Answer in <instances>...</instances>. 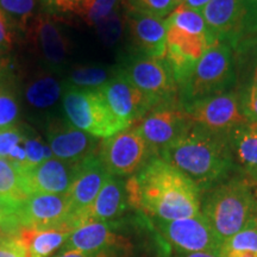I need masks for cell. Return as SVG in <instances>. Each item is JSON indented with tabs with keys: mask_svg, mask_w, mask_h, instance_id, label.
I'll list each match as a JSON object with an SVG mask.
<instances>
[{
	"mask_svg": "<svg viewBox=\"0 0 257 257\" xmlns=\"http://www.w3.org/2000/svg\"><path fill=\"white\" fill-rule=\"evenodd\" d=\"M167 24V23H166ZM212 42L205 36L193 35L175 25L167 24V56L178 86L189 78Z\"/></svg>",
	"mask_w": 257,
	"mask_h": 257,
	"instance_id": "obj_15",
	"label": "cell"
},
{
	"mask_svg": "<svg viewBox=\"0 0 257 257\" xmlns=\"http://www.w3.org/2000/svg\"><path fill=\"white\" fill-rule=\"evenodd\" d=\"M28 34L32 44L50 66L59 67L68 53V42L53 16L41 14L34 16L28 24Z\"/></svg>",
	"mask_w": 257,
	"mask_h": 257,
	"instance_id": "obj_20",
	"label": "cell"
},
{
	"mask_svg": "<svg viewBox=\"0 0 257 257\" xmlns=\"http://www.w3.org/2000/svg\"><path fill=\"white\" fill-rule=\"evenodd\" d=\"M125 16L123 17L118 10H114L111 15L96 23L94 27L98 31L99 37L106 46H113L119 40L124 30Z\"/></svg>",
	"mask_w": 257,
	"mask_h": 257,
	"instance_id": "obj_29",
	"label": "cell"
},
{
	"mask_svg": "<svg viewBox=\"0 0 257 257\" xmlns=\"http://www.w3.org/2000/svg\"><path fill=\"white\" fill-rule=\"evenodd\" d=\"M6 51H8V49H6V48H4L3 46H0V57L4 55Z\"/></svg>",
	"mask_w": 257,
	"mask_h": 257,
	"instance_id": "obj_46",
	"label": "cell"
},
{
	"mask_svg": "<svg viewBox=\"0 0 257 257\" xmlns=\"http://www.w3.org/2000/svg\"><path fill=\"white\" fill-rule=\"evenodd\" d=\"M98 157L110 175L130 178L157 156L137 127L130 126L102 140L98 148Z\"/></svg>",
	"mask_w": 257,
	"mask_h": 257,
	"instance_id": "obj_7",
	"label": "cell"
},
{
	"mask_svg": "<svg viewBox=\"0 0 257 257\" xmlns=\"http://www.w3.org/2000/svg\"><path fill=\"white\" fill-rule=\"evenodd\" d=\"M123 75L160 104L179 100V86L166 59L130 54L119 69Z\"/></svg>",
	"mask_w": 257,
	"mask_h": 257,
	"instance_id": "obj_9",
	"label": "cell"
},
{
	"mask_svg": "<svg viewBox=\"0 0 257 257\" xmlns=\"http://www.w3.org/2000/svg\"><path fill=\"white\" fill-rule=\"evenodd\" d=\"M229 252H248L257 257V223L250 224L245 229L224 240L220 255Z\"/></svg>",
	"mask_w": 257,
	"mask_h": 257,
	"instance_id": "obj_27",
	"label": "cell"
},
{
	"mask_svg": "<svg viewBox=\"0 0 257 257\" xmlns=\"http://www.w3.org/2000/svg\"><path fill=\"white\" fill-rule=\"evenodd\" d=\"M162 242L175 253H220L223 240L217 236L202 213L175 220H152Z\"/></svg>",
	"mask_w": 257,
	"mask_h": 257,
	"instance_id": "obj_8",
	"label": "cell"
},
{
	"mask_svg": "<svg viewBox=\"0 0 257 257\" xmlns=\"http://www.w3.org/2000/svg\"><path fill=\"white\" fill-rule=\"evenodd\" d=\"M250 126H252L253 128H255V130H257V124H249Z\"/></svg>",
	"mask_w": 257,
	"mask_h": 257,
	"instance_id": "obj_50",
	"label": "cell"
},
{
	"mask_svg": "<svg viewBox=\"0 0 257 257\" xmlns=\"http://www.w3.org/2000/svg\"><path fill=\"white\" fill-rule=\"evenodd\" d=\"M211 0H186L184 6L187 9L195 10V11H202V9L206 6Z\"/></svg>",
	"mask_w": 257,
	"mask_h": 257,
	"instance_id": "obj_42",
	"label": "cell"
},
{
	"mask_svg": "<svg viewBox=\"0 0 257 257\" xmlns=\"http://www.w3.org/2000/svg\"><path fill=\"white\" fill-rule=\"evenodd\" d=\"M115 223L88 221L72 231L61 251L76 250L89 257H121L126 239L115 232Z\"/></svg>",
	"mask_w": 257,
	"mask_h": 257,
	"instance_id": "obj_14",
	"label": "cell"
},
{
	"mask_svg": "<svg viewBox=\"0 0 257 257\" xmlns=\"http://www.w3.org/2000/svg\"><path fill=\"white\" fill-rule=\"evenodd\" d=\"M130 207L150 220H175L201 213V192L181 170L154 157L126 181Z\"/></svg>",
	"mask_w": 257,
	"mask_h": 257,
	"instance_id": "obj_1",
	"label": "cell"
},
{
	"mask_svg": "<svg viewBox=\"0 0 257 257\" xmlns=\"http://www.w3.org/2000/svg\"><path fill=\"white\" fill-rule=\"evenodd\" d=\"M174 2H175V4H176V8H178V6H180V5H184L186 0H174Z\"/></svg>",
	"mask_w": 257,
	"mask_h": 257,
	"instance_id": "obj_47",
	"label": "cell"
},
{
	"mask_svg": "<svg viewBox=\"0 0 257 257\" xmlns=\"http://www.w3.org/2000/svg\"><path fill=\"white\" fill-rule=\"evenodd\" d=\"M253 187L255 185L244 176H234L206 192L201 213L223 243L256 221Z\"/></svg>",
	"mask_w": 257,
	"mask_h": 257,
	"instance_id": "obj_3",
	"label": "cell"
},
{
	"mask_svg": "<svg viewBox=\"0 0 257 257\" xmlns=\"http://www.w3.org/2000/svg\"><path fill=\"white\" fill-rule=\"evenodd\" d=\"M70 233L66 230L22 229L19 236L27 244L30 257H51L62 249Z\"/></svg>",
	"mask_w": 257,
	"mask_h": 257,
	"instance_id": "obj_23",
	"label": "cell"
},
{
	"mask_svg": "<svg viewBox=\"0 0 257 257\" xmlns=\"http://www.w3.org/2000/svg\"><path fill=\"white\" fill-rule=\"evenodd\" d=\"M22 229L66 230L79 226L68 195L36 193L24 200L18 211Z\"/></svg>",
	"mask_w": 257,
	"mask_h": 257,
	"instance_id": "obj_10",
	"label": "cell"
},
{
	"mask_svg": "<svg viewBox=\"0 0 257 257\" xmlns=\"http://www.w3.org/2000/svg\"><path fill=\"white\" fill-rule=\"evenodd\" d=\"M223 257H255L248 252H229L223 255Z\"/></svg>",
	"mask_w": 257,
	"mask_h": 257,
	"instance_id": "obj_45",
	"label": "cell"
},
{
	"mask_svg": "<svg viewBox=\"0 0 257 257\" xmlns=\"http://www.w3.org/2000/svg\"><path fill=\"white\" fill-rule=\"evenodd\" d=\"M25 150H27V167L24 170L34 168L54 156L50 147L42 142L38 136L29 135L28 128H25ZM24 170H19V172H24Z\"/></svg>",
	"mask_w": 257,
	"mask_h": 257,
	"instance_id": "obj_32",
	"label": "cell"
},
{
	"mask_svg": "<svg viewBox=\"0 0 257 257\" xmlns=\"http://www.w3.org/2000/svg\"><path fill=\"white\" fill-rule=\"evenodd\" d=\"M239 93V104L249 124H257V88L244 85Z\"/></svg>",
	"mask_w": 257,
	"mask_h": 257,
	"instance_id": "obj_36",
	"label": "cell"
},
{
	"mask_svg": "<svg viewBox=\"0 0 257 257\" xmlns=\"http://www.w3.org/2000/svg\"><path fill=\"white\" fill-rule=\"evenodd\" d=\"M160 157L188 176L201 194L226 181L238 170L229 135L213 133L197 124L166 147Z\"/></svg>",
	"mask_w": 257,
	"mask_h": 257,
	"instance_id": "obj_2",
	"label": "cell"
},
{
	"mask_svg": "<svg viewBox=\"0 0 257 257\" xmlns=\"http://www.w3.org/2000/svg\"><path fill=\"white\" fill-rule=\"evenodd\" d=\"M253 193H255V197H256V201H257V186L253 187ZM256 223H257V217H256Z\"/></svg>",
	"mask_w": 257,
	"mask_h": 257,
	"instance_id": "obj_49",
	"label": "cell"
},
{
	"mask_svg": "<svg viewBox=\"0 0 257 257\" xmlns=\"http://www.w3.org/2000/svg\"><path fill=\"white\" fill-rule=\"evenodd\" d=\"M19 114L18 104L11 92L0 89V130L16 125Z\"/></svg>",
	"mask_w": 257,
	"mask_h": 257,
	"instance_id": "obj_35",
	"label": "cell"
},
{
	"mask_svg": "<svg viewBox=\"0 0 257 257\" xmlns=\"http://www.w3.org/2000/svg\"><path fill=\"white\" fill-rule=\"evenodd\" d=\"M166 23L175 25V27L187 31L189 34L205 36L208 38L212 43H216L217 42L216 37L213 36L210 28H208L206 21H205L201 12L185 8L184 5L178 6V8L166 18Z\"/></svg>",
	"mask_w": 257,
	"mask_h": 257,
	"instance_id": "obj_25",
	"label": "cell"
},
{
	"mask_svg": "<svg viewBox=\"0 0 257 257\" xmlns=\"http://www.w3.org/2000/svg\"><path fill=\"white\" fill-rule=\"evenodd\" d=\"M15 42V28L12 18L0 6V46L11 49Z\"/></svg>",
	"mask_w": 257,
	"mask_h": 257,
	"instance_id": "obj_40",
	"label": "cell"
},
{
	"mask_svg": "<svg viewBox=\"0 0 257 257\" xmlns=\"http://www.w3.org/2000/svg\"><path fill=\"white\" fill-rule=\"evenodd\" d=\"M0 257H30V255L27 244L19 234H6L0 238Z\"/></svg>",
	"mask_w": 257,
	"mask_h": 257,
	"instance_id": "obj_37",
	"label": "cell"
},
{
	"mask_svg": "<svg viewBox=\"0 0 257 257\" xmlns=\"http://www.w3.org/2000/svg\"><path fill=\"white\" fill-rule=\"evenodd\" d=\"M80 162L51 157L34 168L21 172L28 195L36 193L66 194L73 184Z\"/></svg>",
	"mask_w": 257,
	"mask_h": 257,
	"instance_id": "obj_18",
	"label": "cell"
},
{
	"mask_svg": "<svg viewBox=\"0 0 257 257\" xmlns=\"http://www.w3.org/2000/svg\"><path fill=\"white\" fill-rule=\"evenodd\" d=\"M0 75H2V67H0Z\"/></svg>",
	"mask_w": 257,
	"mask_h": 257,
	"instance_id": "obj_51",
	"label": "cell"
},
{
	"mask_svg": "<svg viewBox=\"0 0 257 257\" xmlns=\"http://www.w3.org/2000/svg\"><path fill=\"white\" fill-rule=\"evenodd\" d=\"M239 59H243L244 63L248 64L249 80L244 85H251L257 88V41L248 49L242 51L238 55H234Z\"/></svg>",
	"mask_w": 257,
	"mask_h": 257,
	"instance_id": "obj_41",
	"label": "cell"
},
{
	"mask_svg": "<svg viewBox=\"0 0 257 257\" xmlns=\"http://www.w3.org/2000/svg\"><path fill=\"white\" fill-rule=\"evenodd\" d=\"M22 202L0 195V226L6 234H19L22 230L18 211Z\"/></svg>",
	"mask_w": 257,
	"mask_h": 257,
	"instance_id": "obj_33",
	"label": "cell"
},
{
	"mask_svg": "<svg viewBox=\"0 0 257 257\" xmlns=\"http://www.w3.org/2000/svg\"><path fill=\"white\" fill-rule=\"evenodd\" d=\"M108 79L107 70L98 67H80L70 74L73 85L82 88H99Z\"/></svg>",
	"mask_w": 257,
	"mask_h": 257,
	"instance_id": "obj_30",
	"label": "cell"
},
{
	"mask_svg": "<svg viewBox=\"0 0 257 257\" xmlns=\"http://www.w3.org/2000/svg\"><path fill=\"white\" fill-rule=\"evenodd\" d=\"M0 195L16 202H23L29 198L24 188L21 172L9 160L0 157Z\"/></svg>",
	"mask_w": 257,
	"mask_h": 257,
	"instance_id": "obj_26",
	"label": "cell"
},
{
	"mask_svg": "<svg viewBox=\"0 0 257 257\" xmlns=\"http://www.w3.org/2000/svg\"><path fill=\"white\" fill-rule=\"evenodd\" d=\"M4 236H6V233L4 232V231H3L2 226H0V238H2V237H4Z\"/></svg>",
	"mask_w": 257,
	"mask_h": 257,
	"instance_id": "obj_48",
	"label": "cell"
},
{
	"mask_svg": "<svg viewBox=\"0 0 257 257\" xmlns=\"http://www.w3.org/2000/svg\"><path fill=\"white\" fill-rule=\"evenodd\" d=\"M63 108L73 126L96 138L105 140L130 127L115 117L98 88L68 86Z\"/></svg>",
	"mask_w": 257,
	"mask_h": 257,
	"instance_id": "obj_6",
	"label": "cell"
},
{
	"mask_svg": "<svg viewBox=\"0 0 257 257\" xmlns=\"http://www.w3.org/2000/svg\"><path fill=\"white\" fill-rule=\"evenodd\" d=\"M229 141L237 169L257 186V130L250 125L234 128Z\"/></svg>",
	"mask_w": 257,
	"mask_h": 257,
	"instance_id": "obj_22",
	"label": "cell"
},
{
	"mask_svg": "<svg viewBox=\"0 0 257 257\" xmlns=\"http://www.w3.org/2000/svg\"><path fill=\"white\" fill-rule=\"evenodd\" d=\"M201 14L216 40L234 55L257 41V0H211Z\"/></svg>",
	"mask_w": 257,
	"mask_h": 257,
	"instance_id": "obj_4",
	"label": "cell"
},
{
	"mask_svg": "<svg viewBox=\"0 0 257 257\" xmlns=\"http://www.w3.org/2000/svg\"><path fill=\"white\" fill-rule=\"evenodd\" d=\"M236 82V56L229 46L217 41L205 51L189 78L179 87V102L184 105L229 92Z\"/></svg>",
	"mask_w": 257,
	"mask_h": 257,
	"instance_id": "obj_5",
	"label": "cell"
},
{
	"mask_svg": "<svg viewBox=\"0 0 257 257\" xmlns=\"http://www.w3.org/2000/svg\"><path fill=\"white\" fill-rule=\"evenodd\" d=\"M128 9L165 18L176 9L174 0H126Z\"/></svg>",
	"mask_w": 257,
	"mask_h": 257,
	"instance_id": "obj_34",
	"label": "cell"
},
{
	"mask_svg": "<svg viewBox=\"0 0 257 257\" xmlns=\"http://www.w3.org/2000/svg\"><path fill=\"white\" fill-rule=\"evenodd\" d=\"M55 257H89L85 253L76 251V250H67V251H60V253L55 255Z\"/></svg>",
	"mask_w": 257,
	"mask_h": 257,
	"instance_id": "obj_44",
	"label": "cell"
},
{
	"mask_svg": "<svg viewBox=\"0 0 257 257\" xmlns=\"http://www.w3.org/2000/svg\"><path fill=\"white\" fill-rule=\"evenodd\" d=\"M62 93L60 83L49 75L37 76L29 83L27 87V100L36 108H48L59 100Z\"/></svg>",
	"mask_w": 257,
	"mask_h": 257,
	"instance_id": "obj_24",
	"label": "cell"
},
{
	"mask_svg": "<svg viewBox=\"0 0 257 257\" xmlns=\"http://www.w3.org/2000/svg\"><path fill=\"white\" fill-rule=\"evenodd\" d=\"M194 125L179 100L155 106L134 126L137 127L157 157L160 153Z\"/></svg>",
	"mask_w": 257,
	"mask_h": 257,
	"instance_id": "obj_12",
	"label": "cell"
},
{
	"mask_svg": "<svg viewBox=\"0 0 257 257\" xmlns=\"http://www.w3.org/2000/svg\"><path fill=\"white\" fill-rule=\"evenodd\" d=\"M25 137V130L15 126L0 130V157L8 159L12 149L22 142Z\"/></svg>",
	"mask_w": 257,
	"mask_h": 257,
	"instance_id": "obj_38",
	"label": "cell"
},
{
	"mask_svg": "<svg viewBox=\"0 0 257 257\" xmlns=\"http://www.w3.org/2000/svg\"><path fill=\"white\" fill-rule=\"evenodd\" d=\"M173 257H223L216 252H192V253H175Z\"/></svg>",
	"mask_w": 257,
	"mask_h": 257,
	"instance_id": "obj_43",
	"label": "cell"
},
{
	"mask_svg": "<svg viewBox=\"0 0 257 257\" xmlns=\"http://www.w3.org/2000/svg\"><path fill=\"white\" fill-rule=\"evenodd\" d=\"M0 6L19 27L27 29L29 22L35 16L36 0H0Z\"/></svg>",
	"mask_w": 257,
	"mask_h": 257,
	"instance_id": "obj_31",
	"label": "cell"
},
{
	"mask_svg": "<svg viewBox=\"0 0 257 257\" xmlns=\"http://www.w3.org/2000/svg\"><path fill=\"white\" fill-rule=\"evenodd\" d=\"M125 25L135 54L154 59H166L167 24L165 18L128 9L125 15Z\"/></svg>",
	"mask_w": 257,
	"mask_h": 257,
	"instance_id": "obj_16",
	"label": "cell"
},
{
	"mask_svg": "<svg viewBox=\"0 0 257 257\" xmlns=\"http://www.w3.org/2000/svg\"><path fill=\"white\" fill-rule=\"evenodd\" d=\"M194 124L217 134L229 135L249 125L239 104V93L229 91L182 105Z\"/></svg>",
	"mask_w": 257,
	"mask_h": 257,
	"instance_id": "obj_11",
	"label": "cell"
},
{
	"mask_svg": "<svg viewBox=\"0 0 257 257\" xmlns=\"http://www.w3.org/2000/svg\"><path fill=\"white\" fill-rule=\"evenodd\" d=\"M118 3L119 0H85L76 16L81 17L88 25H95L117 10Z\"/></svg>",
	"mask_w": 257,
	"mask_h": 257,
	"instance_id": "obj_28",
	"label": "cell"
},
{
	"mask_svg": "<svg viewBox=\"0 0 257 257\" xmlns=\"http://www.w3.org/2000/svg\"><path fill=\"white\" fill-rule=\"evenodd\" d=\"M130 207L123 179L110 175L87 212L88 221L114 223Z\"/></svg>",
	"mask_w": 257,
	"mask_h": 257,
	"instance_id": "obj_21",
	"label": "cell"
},
{
	"mask_svg": "<svg viewBox=\"0 0 257 257\" xmlns=\"http://www.w3.org/2000/svg\"><path fill=\"white\" fill-rule=\"evenodd\" d=\"M113 114L127 126L143 119L160 102L136 87L119 70L98 88Z\"/></svg>",
	"mask_w": 257,
	"mask_h": 257,
	"instance_id": "obj_13",
	"label": "cell"
},
{
	"mask_svg": "<svg viewBox=\"0 0 257 257\" xmlns=\"http://www.w3.org/2000/svg\"><path fill=\"white\" fill-rule=\"evenodd\" d=\"M48 142L56 159L69 162H80L98 155L100 144L96 137L62 119H54L48 125Z\"/></svg>",
	"mask_w": 257,
	"mask_h": 257,
	"instance_id": "obj_19",
	"label": "cell"
},
{
	"mask_svg": "<svg viewBox=\"0 0 257 257\" xmlns=\"http://www.w3.org/2000/svg\"><path fill=\"white\" fill-rule=\"evenodd\" d=\"M108 176L110 174L102 166L98 155H93L79 163L73 184L67 192L79 226L87 223L89 207L94 202Z\"/></svg>",
	"mask_w": 257,
	"mask_h": 257,
	"instance_id": "obj_17",
	"label": "cell"
},
{
	"mask_svg": "<svg viewBox=\"0 0 257 257\" xmlns=\"http://www.w3.org/2000/svg\"><path fill=\"white\" fill-rule=\"evenodd\" d=\"M42 4L51 14H74L76 15L85 0H41Z\"/></svg>",
	"mask_w": 257,
	"mask_h": 257,
	"instance_id": "obj_39",
	"label": "cell"
}]
</instances>
